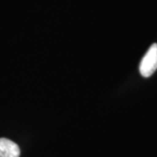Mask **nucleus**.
<instances>
[{
    "label": "nucleus",
    "instance_id": "2",
    "mask_svg": "<svg viewBox=\"0 0 157 157\" xmlns=\"http://www.w3.org/2000/svg\"><path fill=\"white\" fill-rule=\"evenodd\" d=\"M20 148L15 142L6 138H0V157H19Z\"/></svg>",
    "mask_w": 157,
    "mask_h": 157
},
{
    "label": "nucleus",
    "instance_id": "1",
    "mask_svg": "<svg viewBox=\"0 0 157 157\" xmlns=\"http://www.w3.org/2000/svg\"><path fill=\"white\" fill-rule=\"evenodd\" d=\"M157 69V44H153L142 58L140 64V73L145 77H150Z\"/></svg>",
    "mask_w": 157,
    "mask_h": 157
}]
</instances>
